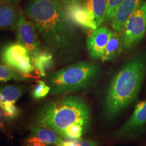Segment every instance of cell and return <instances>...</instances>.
Returning a JSON list of instances; mask_svg holds the SVG:
<instances>
[{"label":"cell","mask_w":146,"mask_h":146,"mask_svg":"<svg viewBox=\"0 0 146 146\" xmlns=\"http://www.w3.org/2000/svg\"><path fill=\"white\" fill-rule=\"evenodd\" d=\"M25 14L33 23L47 50L62 60L74 58L78 35L60 0H30Z\"/></svg>","instance_id":"1"},{"label":"cell","mask_w":146,"mask_h":146,"mask_svg":"<svg viewBox=\"0 0 146 146\" xmlns=\"http://www.w3.org/2000/svg\"><path fill=\"white\" fill-rule=\"evenodd\" d=\"M145 58L138 56L127 62L116 74L108 89L104 112L112 118L136 98L143 81Z\"/></svg>","instance_id":"2"},{"label":"cell","mask_w":146,"mask_h":146,"mask_svg":"<svg viewBox=\"0 0 146 146\" xmlns=\"http://www.w3.org/2000/svg\"><path fill=\"white\" fill-rule=\"evenodd\" d=\"M90 109L76 96H66L42 107L35 119L36 125L50 128L61 137L67 128L79 124L86 128L90 122Z\"/></svg>","instance_id":"3"},{"label":"cell","mask_w":146,"mask_h":146,"mask_svg":"<svg viewBox=\"0 0 146 146\" xmlns=\"http://www.w3.org/2000/svg\"><path fill=\"white\" fill-rule=\"evenodd\" d=\"M98 72L96 65L81 62L51 73L46 78L50 94L75 92L85 88L92 83Z\"/></svg>","instance_id":"4"},{"label":"cell","mask_w":146,"mask_h":146,"mask_svg":"<svg viewBox=\"0 0 146 146\" xmlns=\"http://www.w3.org/2000/svg\"><path fill=\"white\" fill-rule=\"evenodd\" d=\"M146 33V1L133 12L126 23L122 33L123 50H130L137 44Z\"/></svg>","instance_id":"5"},{"label":"cell","mask_w":146,"mask_h":146,"mask_svg":"<svg viewBox=\"0 0 146 146\" xmlns=\"http://www.w3.org/2000/svg\"><path fill=\"white\" fill-rule=\"evenodd\" d=\"M1 60L5 65L21 73L27 77H31L35 67L28 50L19 43L6 45L1 54Z\"/></svg>","instance_id":"6"},{"label":"cell","mask_w":146,"mask_h":146,"mask_svg":"<svg viewBox=\"0 0 146 146\" xmlns=\"http://www.w3.org/2000/svg\"><path fill=\"white\" fill-rule=\"evenodd\" d=\"M16 39L28 50L31 61L41 51L39 34L31 21L25 20L18 27Z\"/></svg>","instance_id":"7"},{"label":"cell","mask_w":146,"mask_h":146,"mask_svg":"<svg viewBox=\"0 0 146 146\" xmlns=\"http://www.w3.org/2000/svg\"><path fill=\"white\" fill-rule=\"evenodd\" d=\"M112 33L113 31L106 26L99 27L93 30L86 42L87 50L91 58L101 59Z\"/></svg>","instance_id":"8"},{"label":"cell","mask_w":146,"mask_h":146,"mask_svg":"<svg viewBox=\"0 0 146 146\" xmlns=\"http://www.w3.org/2000/svg\"><path fill=\"white\" fill-rule=\"evenodd\" d=\"M143 2V0H123L110 21V26L114 32L123 33L127 20Z\"/></svg>","instance_id":"9"},{"label":"cell","mask_w":146,"mask_h":146,"mask_svg":"<svg viewBox=\"0 0 146 146\" xmlns=\"http://www.w3.org/2000/svg\"><path fill=\"white\" fill-rule=\"evenodd\" d=\"M66 14L74 25L91 30L98 28L94 15L84 5L75 4L64 8Z\"/></svg>","instance_id":"10"},{"label":"cell","mask_w":146,"mask_h":146,"mask_svg":"<svg viewBox=\"0 0 146 146\" xmlns=\"http://www.w3.org/2000/svg\"><path fill=\"white\" fill-rule=\"evenodd\" d=\"M25 20L23 12L16 4H0V30L17 29Z\"/></svg>","instance_id":"11"},{"label":"cell","mask_w":146,"mask_h":146,"mask_svg":"<svg viewBox=\"0 0 146 146\" xmlns=\"http://www.w3.org/2000/svg\"><path fill=\"white\" fill-rule=\"evenodd\" d=\"M146 124V100L137 104L134 112L118 131L117 137H125L135 133Z\"/></svg>","instance_id":"12"},{"label":"cell","mask_w":146,"mask_h":146,"mask_svg":"<svg viewBox=\"0 0 146 146\" xmlns=\"http://www.w3.org/2000/svg\"><path fill=\"white\" fill-rule=\"evenodd\" d=\"M32 62L39 75L46 78L47 72L52 70L54 66V56L47 50L40 51Z\"/></svg>","instance_id":"13"},{"label":"cell","mask_w":146,"mask_h":146,"mask_svg":"<svg viewBox=\"0 0 146 146\" xmlns=\"http://www.w3.org/2000/svg\"><path fill=\"white\" fill-rule=\"evenodd\" d=\"M123 50L122 33L113 32L106 47L104 54L101 58L102 61L104 62L113 60Z\"/></svg>","instance_id":"14"},{"label":"cell","mask_w":146,"mask_h":146,"mask_svg":"<svg viewBox=\"0 0 146 146\" xmlns=\"http://www.w3.org/2000/svg\"><path fill=\"white\" fill-rule=\"evenodd\" d=\"M30 129L34 136L47 144H52L58 146L64 142L58 136V133L50 128L36 125L31 127Z\"/></svg>","instance_id":"15"},{"label":"cell","mask_w":146,"mask_h":146,"mask_svg":"<svg viewBox=\"0 0 146 146\" xmlns=\"http://www.w3.org/2000/svg\"><path fill=\"white\" fill-rule=\"evenodd\" d=\"M84 5L93 14L98 27L104 23L107 9V0H85Z\"/></svg>","instance_id":"16"},{"label":"cell","mask_w":146,"mask_h":146,"mask_svg":"<svg viewBox=\"0 0 146 146\" xmlns=\"http://www.w3.org/2000/svg\"><path fill=\"white\" fill-rule=\"evenodd\" d=\"M27 78L26 76L10 68L8 66L0 64V83L12 81V80L23 81Z\"/></svg>","instance_id":"17"},{"label":"cell","mask_w":146,"mask_h":146,"mask_svg":"<svg viewBox=\"0 0 146 146\" xmlns=\"http://www.w3.org/2000/svg\"><path fill=\"white\" fill-rule=\"evenodd\" d=\"M0 93L2 95L4 101L14 103L22 96L23 91L20 87L13 85H4L0 87Z\"/></svg>","instance_id":"18"},{"label":"cell","mask_w":146,"mask_h":146,"mask_svg":"<svg viewBox=\"0 0 146 146\" xmlns=\"http://www.w3.org/2000/svg\"><path fill=\"white\" fill-rule=\"evenodd\" d=\"M85 128L79 124H75L67 128L64 131L61 137L66 139L78 140L80 139Z\"/></svg>","instance_id":"19"},{"label":"cell","mask_w":146,"mask_h":146,"mask_svg":"<svg viewBox=\"0 0 146 146\" xmlns=\"http://www.w3.org/2000/svg\"><path fill=\"white\" fill-rule=\"evenodd\" d=\"M50 93V87L43 81H39L33 89L32 96L34 99L40 100Z\"/></svg>","instance_id":"20"},{"label":"cell","mask_w":146,"mask_h":146,"mask_svg":"<svg viewBox=\"0 0 146 146\" xmlns=\"http://www.w3.org/2000/svg\"><path fill=\"white\" fill-rule=\"evenodd\" d=\"M123 0H107V9L104 23L110 22Z\"/></svg>","instance_id":"21"},{"label":"cell","mask_w":146,"mask_h":146,"mask_svg":"<svg viewBox=\"0 0 146 146\" xmlns=\"http://www.w3.org/2000/svg\"><path fill=\"white\" fill-rule=\"evenodd\" d=\"M5 116L8 118H14L19 114V110L16 106L15 104L5 102L4 107L2 109Z\"/></svg>","instance_id":"22"},{"label":"cell","mask_w":146,"mask_h":146,"mask_svg":"<svg viewBox=\"0 0 146 146\" xmlns=\"http://www.w3.org/2000/svg\"><path fill=\"white\" fill-rule=\"evenodd\" d=\"M25 146H47V143L41 141L39 139L33 135L27 140Z\"/></svg>","instance_id":"23"},{"label":"cell","mask_w":146,"mask_h":146,"mask_svg":"<svg viewBox=\"0 0 146 146\" xmlns=\"http://www.w3.org/2000/svg\"><path fill=\"white\" fill-rule=\"evenodd\" d=\"M75 146H98L96 141L92 140L78 139L75 140Z\"/></svg>","instance_id":"24"},{"label":"cell","mask_w":146,"mask_h":146,"mask_svg":"<svg viewBox=\"0 0 146 146\" xmlns=\"http://www.w3.org/2000/svg\"><path fill=\"white\" fill-rule=\"evenodd\" d=\"M62 3L64 8L75 4H82L85 0H60Z\"/></svg>","instance_id":"25"},{"label":"cell","mask_w":146,"mask_h":146,"mask_svg":"<svg viewBox=\"0 0 146 146\" xmlns=\"http://www.w3.org/2000/svg\"><path fill=\"white\" fill-rule=\"evenodd\" d=\"M58 146H75V140L74 141H64L60 145Z\"/></svg>","instance_id":"26"},{"label":"cell","mask_w":146,"mask_h":146,"mask_svg":"<svg viewBox=\"0 0 146 146\" xmlns=\"http://www.w3.org/2000/svg\"><path fill=\"white\" fill-rule=\"evenodd\" d=\"M5 2L8 3H12V4H16V3L19 2L21 0H5Z\"/></svg>","instance_id":"27"},{"label":"cell","mask_w":146,"mask_h":146,"mask_svg":"<svg viewBox=\"0 0 146 146\" xmlns=\"http://www.w3.org/2000/svg\"><path fill=\"white\" fill-rule=\"evenodd\" d=\"M1 117H2V114H1V112H0V126L2 125V123H1Z\"/></svg>","instance_id":"28"},{"label":"cell","mask_w":146,"mask_h":146,"mask_svg":"<svg viewBox=\"0 0 146 146\" xmlns=\"http://www.w3.org/2000/svg\"><path fill=\"white\" fill-rule=\"evenodd\" d=\"M6 3L5 0H0V4H2V3Z\"/></svg>","instance_id":"29"}]
</instances>
